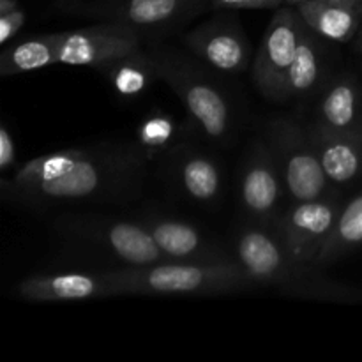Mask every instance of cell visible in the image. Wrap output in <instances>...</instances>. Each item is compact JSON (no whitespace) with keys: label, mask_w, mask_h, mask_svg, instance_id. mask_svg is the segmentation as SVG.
I'll return each instance as SVG.
<instances>
[{"label":"cell","mask_w":362,"mask_h":362,"mask_svg":"<svg viewBox=\"0 0 362 362\" xmlns=\"http://www.w3.org/2000/svg\"><path fill=\"white\" fill-rule=\"evenodd\" d=\"M148 152L138 141H103L39 156L0 180L2 197L25 209L126 204L140 197Z\"/></svg>","instance_id":"obj_1"},{"label":"cell","mask_w":362,"mask_h":362,"mask_svg":"<svg viewBox=\"0 0 362 362\" xmlns=\"http://www.w3.org/2000/svg\"><path fill=\"white\" fill-rule=\"evenodd\" d=\"M235 258L258 286H272L285 296L324 303H352L349 286L324 274L318 265L293 257L271 226L243 228L235 237Z\"/></svg>","instance_id":"obj_2"},{"label":"cell","mask_w":362,"mask_h":362,"mask_svg":"<svg viewBox=\"0 0 362 362\" xmlns=\"http://www.w3.org/2000/svg\"><path fill=\"white\" fill-rule=\"evenodd\" d=\"M112 296H223L257 288L237 262L223 264H165L120 267L103 272Z\"/></svg>","instance_id":"obj_3"},{"label":"cell","mask_w":362,"mask_h":362,"mask_svg":"<svg viewBox=\"0 0 362 362\" xmlns=\"http://www.w3.org/2000/svg\"><path fill=\"white\" fill-rule=\"evenodd\" d=\"M145 48L154 60L158 78L175 92L202 133L214 141L228 140L233 127L232 105L204 60L163 39L147 41Z\"/></svg>","instance_id":"obj_4"},{"label":"cell","mask_w":362,"mask_h":362,"mask_svg":"<svg viewBox=\"0 0 362 362\" xmlns=\"http://www.w3.org/2000/svg\"><path fill=\"white\" fill-rule=\"evenodd\" d=\"M55 228L66 243L120 262L122 267L168 262L144 223L99 214H64Z\"/></svg>","instance_id":"obj_5"},{"label":"cell","mask_w":362,"mask_h":362,"mask_svg":"<svg viewBox=\"0 0 362 362\" xmlns=\"http://www.w3.org/2000/svg\"><path fill=\"white\" fill-rule=\"evenodd\" d=\"M53 9L67 16L131 25L152 41L209 9V0H57Z\"/></svg>","instance_id":"obj_6"},{"label":"cell","mask_w":362,"mask_h":362,"mask_svg":"<svg viewBox=\"0 0 362 362\" xmlns=\"http://www.w3.org/2000/svg\"><path fill=\"white\" fill-rule=\"evenodd\" d=\"M267 144L278 159L286 194L293 204L334 194V184L322 166L308 126L290 117H276L267 122Z\"/></svg>","instance_id":"obj_7"},{"label":"cell","mask_w":362,"mask_h":362,"mask_svg":"<svg viewBox=\"0 0 362 362\" xmlns=\"http://www.w3.org/2000/svg\"><path fill=\"white\" fill-rule=\"evenodd\" d=\"M300 30L303 18L292 6L276 9L265 28L251 66V80L257 90L271 101H283L285 98V80L296 59Z\"/></svg>","instance_id":"obj_8"},{"label":"cell","mask_w":362,"mask_h":362,"mask_svg":"<svg viewBox=\"0 0 362 362\" xmlns=\"http://www.w3.org/2000/svg\"><path fill=\"white\" fill-rule=\"evenodd\" d=\"M341 211L343 205L336 193L317 200L296 202L281 212L271 228L293 257L318 265L322 247L334 230Z\"/></svg>","instance_id":"obj_9"},{"label":"cell","mask_w":362,"mask_h":362,"mask_svg":"<svg viewBox=\"0 0 362 362\" xmlns=\"http://www.w3.org/2000/svg\"><path fill=\"white\" fill-rule=\"evenodd\" d=\"M144 32L131 25L99 21L95 25L60 32V64L98 69L103 64L145 48Z\"/></svg>","instance_id":"obj_10"},{"label":"cell","mask_w":362,"mask_h":362,"mask_svg":"<svg viewBox=\"0 0 362 362\" xmlns=\"http://www.w3.org/2000/svg\"><path fill=\"white\" fill-rule=\"evenodd\" d=\"M182 42L187 52L223 73H244L250 67L251 45L232 11H218L216 16L186 32Z\"/></svg>","instance_id":"obj_11"},{"label":"cell","mask_w":362,"mask_h":362,"mask_svg":"<svg viewBox=\"0 0 362 362\" xmlns=\"http://www.w3.org/2000/svg\"><path fill=\"white\" fill-rule=\"evenodd\" d=\"M286 193L278 159L267 140H257L247 151L240 173V202L258 225L272 226L281 216Z\"/></svg>","instance_id":"obj_12"},{"label":"cell","mask_w":362,"mask_h":362,"mask_svg":"<svg viewBox=\"0 0 362 362\" xmlns=\"http://www.w3.org/2000/svg\"><path fill=\"white\" fill-rule=\"evenodd\" d=\"M152 239L168 262L180 264H223L237 262L223 247L209 240L193 225L172 218H145L144 221Z\"/></svg>","instance_id":"obj_13"},{"label":"cell","mask_w":362,"mask_h":362,"mask_svg":"<svg viewBox=\"0 0 362 362\" xmlns=\"http://www.w3.org/2000/svg\"><path fill=\"white\" fill-rule=\"evenodd\" d=\"M318 158L334 186H343L362 173V131H336L324 124H308Z\"/></svg>","instance_id":"obj_14"},{"label":"cell","mask_w":362,"mask_h":362,"mask_svg":"<svg viewBox=\"0 0 362 362\" xmlns=\"http://www.w3.org/2000/svg\"><path fill=\"white\" fill-rule=\"evenodd\" d=\"M18 293L27 300H87L112 296L105 274L90 272H64V274L30 276L18 285Z\"/></svg>","instance_id":"obj_15"},{"label":"cell","mask_w":362,"mask_h":362,"mask_svg":"<svg viewBox=\"0 0 362 362\" xmlns=\"http://www.w3.org/2000/svg\"><path fill=\"white\" fill-rule=\"evenodd\" d=\"M322 35L311 30L303 20L300 41L297 46L296 59L285 80V98L288 99H308L322 87L327 67V48Z\"/></svg>","instance_id":"obj_16"},{"label":"cell","mask_w":362,"mask_h":362,"mask_svg":"<svg viewBox=\"0 0 362 362\" xmlns=\"http://www.w3.org/2000/svg\"><path fill=\"white\" fill-rule=\"evenodd\" d=\"M172 165L177 184L191 200L212 204L221 197V170L211 156L180 147L173 152Z\"/></svg>","instance_id":"obj_17"},{"label":"cell","mask_w":362,"mask_h":362,"mask_svg":"<svg viewBox=\"0 0 362 362\" xmlns=\"http://www.w3.org/2000/svg\"><path fill=\"white\" fill-rule=\"evenodd\" d=\"M315 120L336 131H362L361 94L352 74L341 73L327 81Z\"/></svg>","instance_id":"obj_18"},{"label":"cell","mask_w":362,"mask_h":362,"mask_svg":"<svg viewBox=\"0 0 362 362\" xmlns=\"http://www.w3.org/2000/svg\"><path fill=\"white\" fill-rule=\"evenodd\" d=\"M60 49V32L42 34L6 46L0 53V76L9 78L28 71L57 66Z\"/></svg>","instance_id":"obj_19"},{"label":"cell","mask_w":362,"mask_h":362,"mask_svg":"<svg viewBox=\"0 0 362 362\" xmlns=\"http://www.w3.org/2000/svg\"><path fill=\"white\" fill-rule=\"evenodd\" d=\"M304 23L327 41L346 42L361 28L362 13L327 0H310L296 7Z\"/></svg>","instance_id":"obj_20"},{"label":"cell","mask_w":362,"mask_h":362,"mask_svg":"<svg viewBox=\"0 0 362 362\" xmlns=\"http://www.w3.org/2000/svg\"><path fill=\"white\" fill-rule=\"evenodd\" d=\"M103 76L108 78L113 90L122 98H136L154 80H159L156 73L154 60L147 48H141L129 55L119 57L115 60L98 67Z\"/></svg>","instance_id":"obj_21"},{"label":"cell","mask_w":362,"mask_h":362,"mask_svg":"<svg viewBox=\"0 0 362 362\" xmlns=\"http://www.w3.org/2000/svg\"><path fill=\"white\" fill-rule=\"evenodd\" d=\"M359 244H362V194L343 205L338 223L320 251L318 267H329Z\"/></svg>","instance_id":"obj_22"},{"label":"cell","mask_w":362,"mask_h":362,"mask_svg":"<svg viewBox=\"0 0 362 362\" xmlns=\"http://www.w3.org/2000/svg\"><path fill=\"white\" fill-rule=\"evenodd\" d=\"M136 136L147 152L165 148L175 136V120L165 113H154L138 126Z\"/></svg>","instance_id":"obj_23"},{"label":"cell","mask_w":362,"mask_h":362,"mask_svg":"<svg viewBox=\"0 0 362 362\" xmlns=\"http://www.w3.org/2000/svg\"><path fill=\"white\" fill-rule=\"evenodd\" d=\"M286 6L285 0H209L211 11H239V9H279Z\"/></svg>","instance_id":"obj_24"},{"label":"cell","mask_w":362,"mask_h":362,"mask_svg":"<svg viewBox=\"0 0 362 362\" xmlns=\"http://www.w3.org/2000/svg\"><path fill=\"white\" fill-rule=\"evenodd\" d=\"M25 20H27V14H25V11L21 7H18L13 13H7L4 16H0V45L6 46L11 39H14V35L25 25Z\"/></svg>","instance_id":"obj_25"},{"label":"cell","mask_w":362,"mask_h":362,"mask_svg":"<svg viewBox=\"0 0 362 362\" xmlns=\"http://www.w3.org/2000/svg\"><path fill=\"white\" fill-rule=\"evenodd\" d=\"M16 165V145L7 126L0 127V170L7 172Z\"/></svg>","instance_id":"obj_26"},{"label":"cell","mask_w":362,"mask_h":362,"mask_svg":"<svg viewBox=\"0 0 362 362\" xmlns=\"http://www.w3.org/2000/svg\"><path fill=\"white\" fill-rule=\"evenodd\" d=\"M327 2L336 4V6L349 7V9L359 11V13H362V0H327Z\"/></svg>","instance_id":"obj_27"},{"label":"cell","mask_w":362,"mask_h":362,"mask_svg":"<svg viewBox=\"0 0 362 362\" xmlns=\"http://www.w3.org/2000/svg\"><path fill=\"white\" fill-rule=\"evenodd\" d=\"M18 0H0V16L7 13H13L18 9Z\"/></svg>","instance_id":"obj_28"},{"label":"cell","mask_w":362,"mask_h":362,"mask_svg":"<svg viewBox=\"0 0 362 362\" xmlns=\"http://www.w3.org/2000/svg\"><path fill=\"white\" fill-rule=\"evenodd\" d=\"M304 2H310V0H285L286 6H292V7L300 6V4H304Z\"/></svg>","instance_id":"obj_29"},{"label":"cell","mask_w":362,"mask_h":362,"mask_svg":"<svg viewBox=\"0 0 362 362\" xmlns=\"http://www.w3.org/2000/svg\"><path fill=\"white\" fill-rule=\"evenodd\" d=\"M359 48H361V53H362V28H361V34H359Z\"/></svg>","instance_id":"obj_30"}]
</instances>
